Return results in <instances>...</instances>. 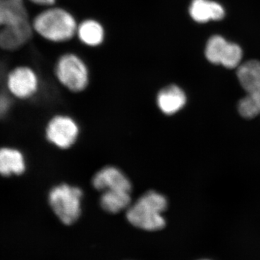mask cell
<instances>
[{
    "label": "cell",
    "instance_id": "obj_1",
    "mask_svg": "<svg viewBox=\"0 0 260 260\" xmlns=\"http://www.w3.org/2000/svg\"><path fill=\"white\" fill-rule=\"evenodd\" d=\"M167 208L165 196L155 191H148L130 205L126 217L133 226L147 232H156L166 226L167 222L162 213Z\"/></svg>",
    "mask_w": 260,
    "mask_h": 260
},
{
    "label": "cell",
    "instance_id": "obj_2",
    "mask_svg": "<svg viewBox=\"0 0 260 260\" xmlns=\"http://www.w3.org/2000/svg\"><path fill=\"white\" fill-rule=\"evenodd\" d=\"M32 28L51 42L71 40L76 35L78 23L71 13L61 8H49L34 18Z\"/></svg>",
    "mask_w": 260,
    "mask_h": 260
},
{
    "label": "cell",
    "instance_id": "obj_3",
    "mask_svg": "<svg viewBox=\"0 0 260 260\" xmlns=\"http://www.w3.org/2000/svg\"><path fill=\"white\" fill-rule=\"evenodd\" d=\"M83 192L78 186L61 184L53 187L49 194L51 209L61 223L72 225L81 215Z\"/></svg>",
    "mask_w": 260,
    "mask_h": 260
},
{
    "label": "cell",
    "instance_id": "obj_4",
    "mask_svg": "<svg viewBox=\"0 0 260 260\" xmlns=\"http://www.w3.org/2000/svg\"><path fill=\"white\" fill-rule=\"evenodd\" d=\"M55 74L63 86L75 93L83 91L88 87V68L76 54L68 53L60 56L56 64Z\"/></svg>",
    "mask_w": 260,
    "mask_h": 260
},
{
    "label": "cell",
    "instance_id": "obj_5",
    "mask_svg": "<svg viewBox=\"0 0 260 260\" xmlns=\"http://www.w3.org/2000/svg\"><path fill=\"white\" fill-rule=\"evenodd\" d=\"M205 56L213 64H221L233 69L239 67L242 59L241 47L220 36H213L207 43Z\"/></svg>",
    "mask_w": 260,
    "mask_h": 260
},
{
    "label": "cell",
    "instance_id": "obj_6",
    "mask_svg": "<svg viewBox=\"0 0 260 260\" xmlns=\"http://www.w3.org/2000/svg\"><path fill=\"white\" fill-rule=\"evenodd\" d=\"M79 126L70 116H54L46 129L47 140L60 149H68L75 144L79 135Z\"/></svg>",
    "mask_w": 260,
    "mask_h": 260
},
{
    "label": "cell",
    "instance_id": "obj_7",
    "mask_svg": "<svg viewBox=\"0 0 260 260\" xmlns=\"http://www.w3.org/2000/svg\"><path fill=\"white\" fill-rule=\"evenodd\" d=\"M7 86L10 93L18 99H29L37 92L39 78L31 68L18 67L8 74Z\"/></svg>",
    "mask_w": 260,
    "mask_h": 260
},
{
    "label": "cell",
    "instance_id": "obj_8",
    "mask_svg": "<svg viewBox=\"0 0 260 260\" xmlns=\"http://www.w3.org/2000/svg\"><path fill=\"white\" fill-rule=\"evenodd\" d=\"M93 187L97 190L126 191L132 192L133 186L129 178L120 169L114 167L103 168L93 177Z\"/></svg>",
    "mask_w": 260,
    "mask_h": 260
},
{
    "label": "cell",
    "instance_id": "obj_9",
    "mask_svg": "<svg viewBox=\"0 0 260 260\" xmlns=\"http://www.w3.org/2000/svg\"><path fill=\"white\" fill-rule=\"evenodd\" d=\"M32 30V24L29 21L5 26L0 30V47L7 51L20 49L30 40Z\"/></svg>",
    "mask_w": 260,
    "mask_h": 260
},
{
    "label": "cell",
    "instance_id": "obj_10",
    "mask_svg": "<svg viewBox=\"0 0 260 260\" xmlns=\"http://www.w3.org/2000/svg\"><path fill=\"white\" fill-rule=\"evenodd\" d=\"M237 77L248 95L260 103V61L250 60L243 63L238 68Z\"/></svg>",
    "mask_w": 260,
    "mask_h": 260
},
{
    "label": "cell",
    "instance_id": "obj_11",
    "mask_svg": "<svg viewBox=\"0 0 260 260\" xmlns=\"http://www.w3.org/2000/svg\"><path fill=\"white\" fill-rule=\"evenodd\" d=\"M157 105L166 115H173L182 109L186 102L184 90L175 85L161 89L157 95Z\"/></svg>",
    "mask_w": 260,
    "mask_h": 260
},
{
    "label": "cell",
    "instance_id": "obj_12",
    "mask_svg": "<svg viewBox=\"0 0 260 260\" xmlns=\"http://www.w3.org/2000/svg\"><path fill=\"white\" fill-rule=\"evenodd\" d=\"M28 21V11L23 0H0V26Z\"/></svg>",
    "mask_w": 260,
    "mask_h": 260
},
{
    "label": "cell",
    "instance_id": "obj_13",
    "mask_svg": "<svg viewBox=\"0 0 260 260\" xmlns=\"http://www.w3.org/2000/svg\"><path fill=\"white\" fill-rule=\"evenodd\" d=\"M189 14L194 21L206 23L210 20H220L225 16L223 7L210 0H193Z\"/></svg>",
    "mask_w": 260,
    "mask_h": 260
},
{
    "label": "cell",
    "instance_id": "obj_14",
    "mask_svg": "<svg viewBox=\"0 0 260 260\" xmlns=\"http://www.w3.org/2000/svg\"><path fill=\"white\" fill-rule=\"evenodd\" d=\"M25 160L23 153L17 149L0 148V174L8 177L23 174Z\"/></svg>",
    "mask_w": 260,
    "mask_h": 260
},
{
    "label": "cell",
    "instance_id": "obj_15",
    "mask_svg": "<svg viewBox=\"0 0 260 260\" xmlns=\"http://www.w3.org/2000/svg\"><path fill=\"white\" fill-rule=\"evenodd\" d=\"M76 35L85 45L95 47H99L104 42L105 32L99 22L88 19L78 25Z\"/></svg>",
    "mask_w": 260,
    "mask_h": 260
},
{
    "label": "cell",
    "instance_id": "obj_16",
    "mask_svg": "<svg viewBox=\"0 0 260 260\" xmlns=\"http://www.w3.org/2000/svg\"><path fill=\"white\" fill-rule=\"evenodd\" d=\"M131 203V192L126 191H104L100 199V204L103 209L107 213L112 214L127 210Z\"/></svg>",
    "mask_w": 260,
    "mask_h": 260
},
{
    "label": "cell",
    "instance_id": "obj_17",
    "mask_svg": "<svg viewBox=\"0 0 260 260\" xmlns=\"http://www.w3.org/2000/svg\"><path fill=\"white\" fill-rule=\"evenodd\" d=\"M238 110L243 117L251 119L260 114V103L247 94L239 101Z\"/></svg>",
    "mask_w": 260,
    "mask_h": 260
},
{
    "label": "cell",
    "instance_id": "obj_18",
    "mask_svg": "<svg viewBox=\"0 0 260 260\" xmlns=\"http://www.w3.org/2000/svg\"><path fill=\"white\" fill-rule=\"evenodd\" d=\"M11 106L10 98L4 92L0 91V118L4 117L8 114Z\"/></svg>",
    "mask_w": 260,
    "mask_h": 260
},
{
    "label": "cell",
    "instance_id": "obj_19",
    "mask_svg": "<svg viewBox=\"0 0 260 260\" xmlns=\"http://www.w3.org/2000/svg\"><path fill=\"white\" fill-rule=\"evenodd\" d=\"M34 4L41 6L51 7L55 4L56 0H30Z\"/></svg>",
    "mask_w": 260,
    "mask_h": 260
},
{
    "label": "cell",
    "instance_id": "obj_20",
    "mask_svg": "<svg viewBox=\"0 0 260 260\" xmlns=\"http://www.w3.org/2000/svg\"><path fill=\"white\" fill-rule=\"evenodd\" d=\"M201 260H209V259H201Z\"/></svg>",
    "mask_w": 260,
    "mask_h": 260
}]
</instances>
